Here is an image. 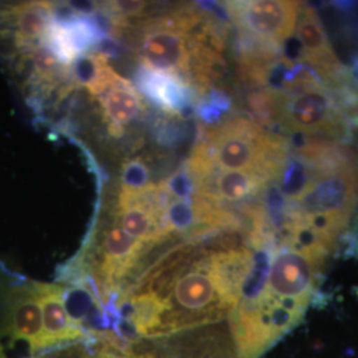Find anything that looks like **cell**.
<instances>
[{
    "label": "cell",
    "mask_w": 358,
    "mask_h": 358,
    "mask_svg": "<svg viewBox=\"0 0 358 358\" xmlns=\"http://www.w3.org/2000/svg\"><path fill=\"white\" fill-rule=\"evenodd\" d=\"M254 251L236 230L183 241L149 264L117 303L136 338H158L226 319L238 307Z\"/></svg>",
    "instance_id": "obj_1"
},
{
    "label": "cell",
    "mask_w": 358,
    "mask_h": 358,
    "mask_svg": "<svg viewBox=\"0 0 358 358\" xmlns=\"http://www.w3.org/2000/svg\"><path fill=\"white\" fill-rule=\"evenodd\" d=\"M289 150L288 142L245 117H231L205 130L189 159L194 182L214 171H259L275 178Z\"/></svg>",
    "instance_id": "obj_2"
},
{
    "label": "cell",
    "mask_w": 358,
    "mask_h": 358,
    "mask_svg": "<svg viewBox=\"0 0 358 358\" xmlns=\"http://www.w3.org/2000/svg\"><path fill=\"white\" fill-rule=\"evenodd\" d=\"M331 87H313L292 92L263 90L251 103L259 115L276 121L288 133L306 137H340L348 130L346 117Z\"/></svg>",
    "instance_id": "obj_3"
},
{
    "label": "cell",
    "mask_w": 358,
    "mask_h": 358,
    "mask_svg": "<svg viewBox=\"0 0 358 358\" xmlns=\"http://www.w3.org/2000/svg\"><path fill=\"white\" fill-rule=\"evenodd\" d=\"M324 264V260L304 252L282 245L275 247L263 291L255 300L238 306L251 308L263 315L288 312L301 319L316 292L317 278Z\"/></svg>",
    "instance_id": "obj_4"
},
{
    "label": "cell",
    "mask_w": 358,
    "mask_h": 358,
    "mask_svg": "<svg viewBox=\"0 0 358 358\" xmlns=\"http://www.w3.org/2000/svg\"><path fill=\"white\" fill-rule=\"evenodd\" d=\"M232 22L254 45L278 51L292 36L301 3L284 0L234 1L227 6Z\"/></svg>",
    "instance_id": "obj_5"
},
{
    "label": "cell",
    "mask_w": 358,
    "mask_h": 358,
    "mask_svg": "<svg viewBox=\"0 0 358 358\" xmlns=\"http://www.w3.org/2000/svg\"><path fill=\"white\" fill-rule=\"evenodd\" d=\"M297 59L331 77L334 81L344 80V69L333 51L320 17L309 6H301L296 27Z\"/></svg>",
    "instance_id": "obj_6"
},
{
    "label": "cell",
    "mask_w": 358,
    "mask_h": 358,
    "mask_svg": "<svg viewBox=\"0 0 358 358\" xmlns=\"http://www.w3.org/2000/svg\"><path fill=\"white\" fill-rule=\"evenodd\" d=\"M34 289L43 315V350L73 344L85 338L84 328L77 325L69 316L63 287L57 284H36Z\"/></svg>",
    "instance_id": "obj_7"
},
{
    "label": "cell",
    "mask_w": 358,
    "mask_h": 358,
    "mask_svg": "<svg viewBox=\"0 0 358 358\" xmlns=\"http://www.w3.org/2000/svg\"><path fill=\"white\" fill-rule=\"evenodd\" d=\"M103 115L109 122L110 134L121 137L125 127L136 121L145 110L140 93L133 85L115 73L97 94Z\"/></svg>",
    "instance_id": "obj_8"
},
{
    "label": "cell",
    "mask_w": 358,
    "mask_h": 358,
    "mask_svg": "<svg viewBox=\"0 0 358 358\" xmlns=\"http://www.w3.org/2000/svg\"><path fill=\"white\" fill-rule=\"evenodd\" d=\"M142 92L165 112L180 113L189 106L192 88L178 78L143 69L140 75Z\"/></svg>",
    "instance_id": "obj_9"
},
{
    "label": "cell",
    "mask_w": 358,
    "mask_h": 358,
    "mask_svg": "<svg viewBox=\"0 0 358 358\" xmlns=\"http://www.w3.org/2000/svg\"><path fill=\"white\" fill-rule=\"evenodd\" d=\"M99 338L94 352H87L81 355L83 358H165L162 353L154 352L152 349H143L141 346L124 345L122 338L113 333H97Z\"/></svg>",
    "instance_id": "obj_10"
},
{
    "label": "cell",
    "mask_w": 358,
    "mask_h": 358,
    "mask_svg": "<svg viewBox=\"0 0 358 358\" xmlns=\"http://www.w3.org/2000/svg\"><path fill=\"white\" fill-rule=\"evenodd\" d=\"M149 170L138 159L129 161L122 167V187L128 190H142L148 186Z\"/></svg>",
    "instance_id": "obj_11"
}]
</instances>
